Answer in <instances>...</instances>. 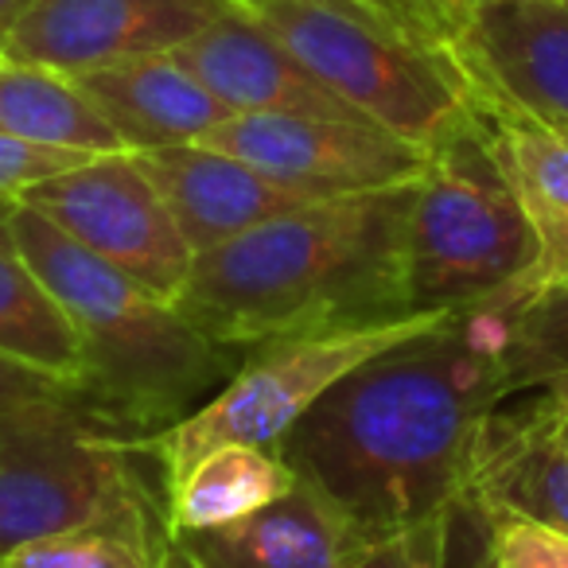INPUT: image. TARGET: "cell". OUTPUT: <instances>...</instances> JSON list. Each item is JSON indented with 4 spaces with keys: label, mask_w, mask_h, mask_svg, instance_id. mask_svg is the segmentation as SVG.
Returning <instances> with one entry per match:
<instances>
[{
    "label": "cell",
    "mask_w": 568,
    "mask_h": 568,
    "mask_svg": "<svg viewBox=\"0 0 568 568\" xmlns=\"http://www.w3.org/2000/svg\"><path fill=\"white\" fill-rule=\"evenodd\" d=\"M518 301L456 308L440 327L371 358L281 440L284 464L320 483L374 537L456 510L471 452L506 389Z\"/></svg>",
    "instance_id": "cell-1"
},
{
    "label": "cell",
    "mask_w": 568,
    "mask_h": 568,
    "mask_svg": "<svg viewBox=\"0 0 568 568\" xmlns=\"http://www.w3.org/2000/svg\"><path fill=\"white\" fill-rule=\"evenodd\" d=\"M413 187L312 199L199 253L175 312L237 355L312 327L417 312L405 268Z\"/></svg>",
    "instance_id": "cell-2"
},
{
    "label": "cell",
    "mask_w": 568,
    "mask_h": 568,
    "mask_svg": "<svg viewBox=\"0 0 568 568\" xmlns=\"http://www.w3.org/2000/svg\"><path fill=\"white\" fill-rule=\"evenodd\" d=\"M17 253L48 281L82 332L87 371L67 389L79 413L118 444L156 436L211 402L242 355L199 332L175 304L20 203Z\"/></svg>",
    "instance_id": "cell-3"
},
{
    "label": "cell",
    "mask_w": 568,
    "mask_h": 568,
    "mask_svg": "<svg viewBox=\"0 0 568 568\" xmlns=\"http://www.w3.org/2000/svg\"><path fill=\"white\" fill-rule=\"evenodd\" d=\"M452 312H405L363 324H332L281 335L250 347L226 386L172 428L129 444L156 475L160 503L172 483L222 444L281 448V440L312 413V405L371 358L440 327Z\"/></svg>",
    "instance_id": "cell-4"
},
{
    "label": "cell",
    "mask_w": 568,
    "mask_h": 568,
    "mask_svg": "<svg viewBox=\"0 0 568 568\" xmlns=\"http://www.w3.org/2000/svg\"><path fill=\"white\" fill-rule=\"evenodd\" d=\"M335 98L425 149L471 125V87L456 55L402 40L343 0H230Z\"/></svg>",
    "instance_id": "cell-5"
},
{
    "label": "cell",
    "mask_w": 568,
    "mask_h": 568,
    "mask_svg": "<svg viewBox=\"0 0 568 568\" xmlns=\"http://www.w3.org/2000/svg\"><path fill=\"white\" fill-rule=\"evenodd\" d=\"M537 257V237L479 125L433 149L413 187L405 268L417 312H456L514 296Z\"/></svg>",
    "instance_id": "cell-6"
},
{
    "label": "cell",
    "mask_w": 568,
    "mask_h": 568,
    "mask_svg": "<svg viewBox=\"0 0 568 568\" xmlns=\"http://www.w3.org/2000/svg\"><path fill=\"white\" fill-rule=\"evenodd\" d=\"M152 467L105 440L67 394L0 417V565L32 541L164 514Z\"/></svg>",
    "instance_id": "cell-7"
},
{
    "label": "cell",
    "mask_w": 568,
    "mask_h": 568,
    "mask_svg": "<svg viewBox=\"0 0 568 568\" xmlns=\"http://www.w3.org/2000/svg\"><path fill=\"white\" fill-rule=\"evenodd\" d=\"M20 203L160 301H180L195 268V250L180 234L133 149L98 152L67 172L48 175L32 183Z\"/></svg>",
    "instance_id": "cell-8"
},
{
    "label": "cell",
    "mask_w": 568,
    "mask_h": 568,
    "mask_svg": "<svg viewBox=\"0 0 568 568\" xmlns=\"http://www.w3.org/2000/svg\"><path fill=\"white\" fill-rule=\"evenodd\" d=\"M195 144L245 160L268 180L308 199L409 187L433 160V149L371 121L296 118V113H230Z\"/></svg>",
    "instance_id": "cell-9"
},
{
    "label": "cell",
    "mask_w": 568,
    "mask_h": 568,
    "mask_svg": "<svg viewBox=\"0 0 568 568\" xmlns=\"http://www.w3.org/2000/svg\"><path fill=\"white\" fill-rule=\"evenodd\" d=\"M226 9L230 0H36L0 51L9 63L67 79L175 51Z\"/></svg>",
    "instance_id": "cell-10"
},
{
    "label": "cell",
    "mask_w": 568,
    "mask_h": 568,
    "mask_svg": "<svg viewBox=\"0 0 568 568\" xmlns=\"http://www.w3.org/2000/svg\"><path fill=\"white\" fill-rule=\"evenodd\" d=\"M452 55L471 98L568 129V0H475Z\"/></svg>",
    "instance_id": "cell-11"
},
{
    "label": "cell",
    "mask_w": 568,
    "mask_h": 568,
    "mask_svg": "<svg viewBox=\"0 0 568 568\" xmlns=\"http://www.w3.org/2000/svg\"><path fill=\"white\" fill-rule=\"evenodd\" d=\"M514 514L568 534V444L552 425L545 386L506 394L490 409L471 452L459 518Z\"/></svg>",
    "instance_id": "cell-12"
},
{
    "label": "cell",
    "mask_w": 568,
    "mask_h": 568,
    "mask_svg": "<svg viewBox=\"0 0 568 568\" xmlns=\"http://www.w3.org/2000/svg\"><path fill=\"white\" fill-rule=\"evenodd\" d=\"M371 541V529L304 475L245 518L172 537L199 568H351Z\"/></svg>",
    "instance_id": "cell-13"
},
{
    "label": "cell",
    "mask_w": 568,
    "mask_h": 568,
    "mask_svg": "<svg viewBox=\"0 0 568 568\" xmlns=\"http://www.w3.org/2000/svg\"><path fill=\"white\" fill-rule=\"evenodd\" d=\"M230 113H296V118L366 121L296 63L265 28L230 4L214 24L172 51ZM374 125V121H371Z\"/></svg>",
    "instance_id": "cell-14"
},
{
    "label": "cell",
    "mask_w": 568,
    "mask_h": 568,
    "mask_svg": "<svg viewBox=\"0 0 568 568\" xmlns=\"http://www.w3.org/2000/svg\"><path fill=\"white\" fill-rule=\"evenodd\" d=\"M136 160L195 257L276 214L312 203L308 195L268 180L245 160L206 144H164V149L136 152Z\"/></svg>",
    "instance_id": "cell-15"
},
{
    "label": "cell",
    "mask_w": 568,
    "mask_h": 568,
    "mask_svg": "<svg viewBox=\"0 0 568 568\" xmlns=\"http://www.w3.org/2000/svg\"><path fill=\"white\" fill-rule=\"evenodd\" d=\"M471 113L537 237L534 265L510 296L526 304L568 281V129L490 98H471Z\"/></svg>",
    "instance_id": "cell-16"
},
{
    "label": "cell",
    "mask_w": 568,
    "mask_h": 568,
    "mask_svg": "<svg viewBox=\"0 0 568 568\" xmlns=\"http://www.w3.org/2000/svg\"><path fill=\"white\" fill-rule=\"evenodd\" d=\"M67 79L133 152L195 144L230 118L226 105L172 51L136 55Z\"/></svg>",
    "instance_id": "cell-17"
},
{
    "label": "cell",
    "mask_w": 568,
    "mask_h": 568,
    "mask_svg": "<svg viewBox=\"0 0 568 568\" xmlns=\"http://www.w3.org/2000/svg\"><path fill=\"white\" fill-rule=\"evenodd\" d=\"M293 483L296 471L284 464L281 452L253 448V444H222L199 456L180 475V483L164 490V529L168 537H175L226 526L288 495Z\"/></svg>",
    "instance_id": "cell-18"
},
{
    "label": "cell",
    "mask_w": 568,
    "mask_h": 568,
    "mask_svg": "<svg viewBox=\"0 0 568 568\" xmlns=\"http://www.w3.org/2000/svg\"><path fill=\"white\" fill-rule=\"evenodd\" d=\"M0 355L20 358L67 386L87 371L79 324L20 253H0Z\"/></svg>",
    "instance_id": "cell-19"
},
{
    "label": "cell",
    "mask_w": 568,
    "mask_h": 568,
    "mask_svg": "<svg viewBox=\"0 0 568 568\" xmlns=\"http://www.w3.org/2000/svg\"><path fill=\"white\" fill-rule=\"evenodd\" d=\"M0 136L74 152H121V136L63 74L0 63Z\"/></svg>",
    "instance_id": "cell-20"
},
{
    "label": "cell",
    "mask_w": 568,
    "mask_h": 568,
    "mask_svg": "<svg viewBox=\"0 0 568 568\" xmlns=\"http://www.w3.org/2000/svg\"><path fill=\"white\" fill-rule=\"evenodd\" d=\"M164 545V514H149L43 537L0 568H156Z\"/></svg>",
    "instance_id": "cell-21"
},
{
    "label": "cell",
    "mask_w": 568,
    "mask_h": 568,
    "mask_svg": "<svg viewBox=\"0 0 568 568\" xmlns=\"http://www.w3.org/2000/svg\"><path fill=\"white\" fill-rule=\"evenodd\" d=\"M568 374V281L518 304L506 339V389H534Z\"/></svg>",
    "instance_id": "cell-22"
},
{
    "label": "cell",
    "mask_w": 568,
    "mask_h": 568,
    "mask_svg": "<svg viewBox=\"0 0 568 568\" xmlns=\"http://www.w3.org/2000/svg\"><path fill=\"white\" fill-rule=\"evenodd\" d=\"M475 568H568V534L498 514L483 521V552Z\"/></svg>",
    "instance_id": "cell-23"
},
{
    "label": "cell",
    "mask_w": 568,
    "mask_h": 568,
    "mask_svg": "<svg viewBox=\"0 0 568 568\" xmlns=\"http://www.w3.org/2000/svg\"><path fill=\"white\" fill-rule=\"evenodd\" d=\"M456 518V510H444L433 514V518L413 521V526L394 529V534L374 537L351 568H448Z\"/></svg>",
    "instance_id": "cell-24"
},
{
    "label": "cell",
    "mask_w": 568,
    "mask_h": 568,
    "mask_svg": "<svg viewBox=\"0 0 568 568\" xmlns=\"http://www.w3.org/2000/svg\"><path fill=\"white\" fill-rule=\"evenodd\" d=\"M98 156V152H74V149H48V144L17 141V136H0V195L20 199L32 183L59 175L67 168L82 164V160Z\"/></svg>",
    "instance_id": "cell-25"
},
{
    "label": "cell",
    "mask_w": 568,
    "mask_h": 568,
    "mask_svg": "<svg viewBox=\"0 0 568 568\" xmlns=\"http://www.w3.org/2000/svg\"><path fill=\"white\" fill-rule=\"evenodd\" d=\"M67 389H71L67 382L51 378V374L20 363V358L0 355V417L20 409V405L43 402V397H59V394H67Z\"/></svg>",
    "instance_id": "cell-26"
},
{
    "label": "cell",
    "mask_w": 568,
    "mask_h": 568,
    "mask_svg": "<svg viewBox=\"0 0 568 568\" xmlns=\"http://www.w3.org/2000/svg\"><path fill=\"white\" fill-rule=\"evenodd\" d=\"M545 397H549V409H552V425H557L560 440L568 444V374H557V378L541 382Z\"/></svg>",
    "instance_id": "cell-27"
},
{
    "label": "cell",
    "mask_w": 568,
    "mask_h": 568,
    "mask_svg": "<svg viewBox=\"0 0 568 568\" xmlns=\"http://www.w3.org/2000/svg\"><path fill=\"white\" fill-rule=\"evenodd\" d=\"M17 211H20V199L0 195V253H17V234H12Z\"/></svg>",
    "instance_id": "cell-28"
},
{
    "label": "cell",
    "mask_w": 568,
    "mask_h": 568,
    "mask_svg": "<svg viewBox=\"0 0 568 568\" xmlns=\"http://www.w3.org/2000/svg\"><path fill=\"white\" fill-rule=\"evenodd\" d=\"M32 4L36 0H0V48H4V40L12 36V28L20 24V17H24Z\"/></svg>",
    "instance_id": "cell-29"
},
{
    "label": "cell",
    "mask_w": 568,
    "mask_h": 568,
    "mask_svg": "<svg viewBox=\"0 0 568 568\" xmlns=\"http://www.w3.org/2000/svg\"><path fill=\"white\" fill-rule=\"evenodd\" d=\"M164 560H168V568H199L195 560L187 557V552H180L172 545V537H168V545H164Z\"/></svg>",
    "instance_id": "cell-30"
},
{
    "label": "cell",
    "mask_w": 568,
    "mask_h": 568,
    "mask_svg": "<svg viewBox=\"0 0 568 568\" xmlns=\"http://www.w3.org/2000/svg\"><path fill=\"white\" fill-rule=\"evenodd\" d=\"M156 568H168V560H164V552H160V565Z\"/></svg>",
    "instance_id": "cell-31"
},
{
    "label": "cell",
    "mask_w": 568,
    "mask_h": 568,
    "mask_svg": "<svg viewBox=\"0 0 568 568\" xmlns=\"http://www.w3.org/2000/svg\"><path fill=\"white\" fill-rule=\"evenodd\" d=\"M0 63H4V51H0Z\"/></svg>",
    "instance_id": "cell-32"
},
{
    "label": "cell",
    "mask_w": 568,
    "mask_h": 568,
    "mask_svg": "<svg viewBox=\"0 0 568 568\" xmlns=\"http://www.w3.org/2000/svg\"><path fill=\"white\" fill-rule=\"evenodd\" d=\"M467 4H471V0H467Z\"/></svg>",
    "instance_id": "cell-33"
},
{
    "label": "cell",
    "mask_w": 568,
    "mask_h": 568,
    "mask_svg": "<svg viewBox=\"0 0 568 568\" xmlns=\"http://www.w3.org/2000/svg\"><path fill=\"white\" fill-rule=\"evenodd\" d=\"M471 4H475V0H471Z\"/></svg>",
    "instance_id": "cell-34"
}]
</instances>
